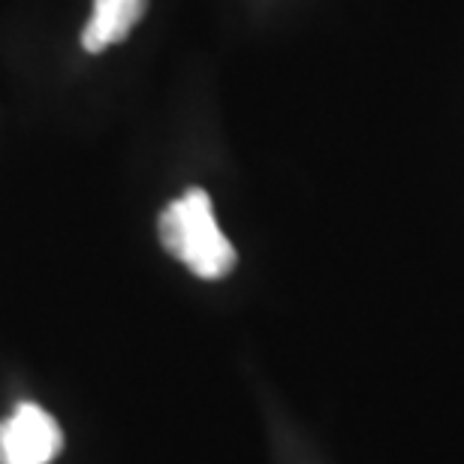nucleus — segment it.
<instances>
[{
    "instance_id": "nucleus-1",
    "label": "nucleus",
    "mask_w": 464,
    "mask_h": 464,
    "mask_svg": "<svg viewBox=\"0 0 464 464\" xmlns=\"http://www.w3.org/2000/svg\"><path fill=\"white\" fill-rule=\"evenodd\" d=\"M160 241L202 281H220L236 268V247L220 232L206 190L190 188L160 215Z\"/></svg>"
},
{
    "instance_id": "nucleus-2",
    "label": "nucleus",
    "mask_w": 464,
    "mask_h": 464,
    "mask_svg": "<svg viewBox=\"0 0 464 464\" xmlns=\"http://www.w3.org/2000/svg\"><path fill=\"white\" fill-rule=\"evenodd\" d=\"M63 447L61 425L36 404H18L0 422V464H49Z\"/></svg>"
},
{
    "instance_id": "nucleus-3",
    "label": "nucleus",
    "mask_w": 464,
    "mask_h": 464,
    "mask_svg": "<svg viewBox=\"0 0 464 464\" xmlns=\"http://www.w3.org/2000/svg\"><path fill=\"white\" fill-rule=\"evenodd\" d=\"M145 4L148 0H94V13L82 31L85 52H103L106 45L124 43L142 18Z\"/></svg>"
}]
</instances>
